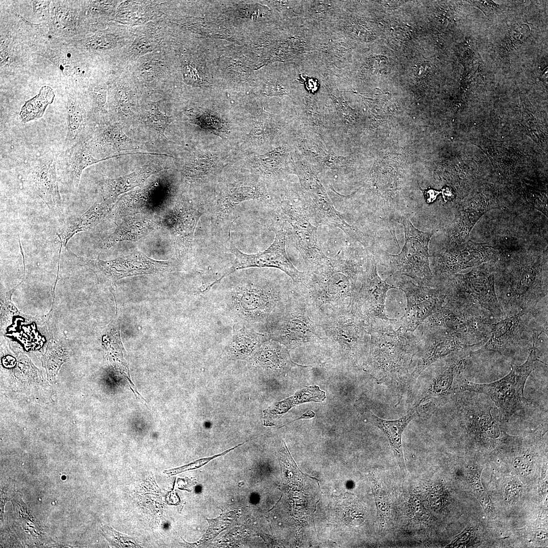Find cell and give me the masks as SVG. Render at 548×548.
Instances as JSON below:
<instances>
[{"label": "cell", "mask_w": 548, "mask_h": 548, "mask_svg": "<svg viewBox=\"0 0 548 548\" xmlns=\"http://www.w3.org/2000/svg\"><path fill=\"white\" fill-rule=\"evenodd\" d=\"M400 222L404 226V245L397 254L384 251L382 264L394 275L406 276L418 285L432 287L433 276L430 266L428 246L434 231L424 232L418 229L407 216L402 217Z\"/></svg>", "instance_id": "52a82bcc"}, {"label": "cell", "mask_w": 548, "mask_h": 548, "mask_svg": "<svg viewBox=\"0 0 548 548\" xmlns=\"http://www.w3.org/2000/svg\"><path fill=\"white\" fill-rule=\"evenodd\" d=\"M284 226L292 243L300 253L307 270H316L330 263L319 246L317 229L300 211L286 210L284 213Z\"/></svg>", "instance_id": "5bb4252c"}, {"label": "cell", "mask_w": 548, "mask_h": 548, "mask_svg": "<svg viewBox=\"0 0 548 548\" xmlns=\"http://www.w3.org/2000/svg\"><path fill=\"white\" fill-rule=\"evenodd\" d=\"M268 340L269 338L265 334L243 326L234 331L227 350L231 358L245 359L255 353L260 346Z\"/></svg>", "instance_id": "4dcf8cb0"}, {"label": "cell", "mask_w": 548, "mask_h": 548, "mask_svg": "<svg viewBox=\"0 0 548 548\" xmlns=\"http://www.w3.org/2000/svg\"><path fill=\"white\" fill-rule=\"evenodd\" d=\"M396 284L404 292L407 301L406 312L397 321L399 326L406 331L414 332L446 302L447 291L444 286L434 288L416 285L403 278Z\"/></svg>", "instance_id": "8fae6325"}, {"label": "cell", "mask_w": 548, "mask_h": 548, "mask_svg": "<svg viewBox=\"0 0 548 548\" xmlns=\"http://www.w3.org/2000/svg\"><path fill=\"white\" fill-rule=\"evenodd\" d=\"M254 361L258 366L271 371H285L294 366L307 367L294 363L288 349L276 341L269 339L255 352Z\"/></svg>", "instance_id": "f1b7e54d"}, {"label": "cell", "mask_w": 548, "mask_h": 548, "mask_svg": "<svg viewBox=\"0 0 548 548\" xmlns=\"http://www.w3.org/2000/svg\"><path fill=\"white\" fill-rule=\"evenodd\" d=\"M58 155L49 151L33 161L26 177V181L35 194L47 207L58 211L62 207L56 170Z\"/></svg>", "instance_id": "d6986e66"}, {"label": "cell", "mask_w": 548, "mask_h": 548, "mask_svg": "<svg viewBox=\"0 0 548 548\" xmlns=\"http://www.w3.org/2000/svg\"><path fill=\"white\" fill-rule=\"evenodd\" d=\"M91 99L95 109L103 111L106 102V91L104 88H95L91 94Z\"/></svg>", "instance_id": "f35d334b"}, {"label": "cell", "mask_w": 548, "mask_h": 548, "mask_svg": "<svg viewBox=\"0 0 548 548\" xmlns=\"http://www.w3.org/2000/svg\"><path fill=\"white\" fill-rule=\"evenodd\" d=\"M265 324V334L288 349L316 345L320 335L314 313L296 289L289 291Z\"/></svg>", "instance_id": "277c9868"}, {"label": "cell", "mask_w": 548, "mask_h": 548, "mask_svg": "<svg viewBox=\"0 0 548 548\" xmlns=\"http://www.w3.org/2000/svg\"><path fill=\"white\" fill-rule=\"evenodd\" d=\"M440 191L433 189H429L424 191L423 194L426 201L428 203H432L436 198Z\"/></svg>", "instance_id": "60d3db41"}, {"label": "cell", "mask_w": 548, "mask_h": 548, "mask_svg": "<svg viewBox=\"0 0 548 548\" xmlns=\"http://www.w3.org/2000/svg\"><path fill=\"white\" fill-rule=\"evenodd\" d=\"M166 168L167 167L149 163L129 174L105 180L102 187L103 200L113 206L120 194L142 185L150 176Z\"/></svg>", "instance_id": "d4e9b609"}, {"label": "cell", "mask_w": 548, "mask_h": 548, "mask_svg": "<svg viewBox=\"0 0 548 548\" xmlns=\"http://www.w3.org/2000/svg\"><path fill=\"white\" fill-rule=\"evenodd\" d=\"M288 292L267 284L243 286L234 291L231 302L243 318L265 323Z\"/></svg>", "instance_id": "4fadbf2b"}, {"label": "cell", "mask_w": 548, "mask_h": 548, "mask_svg": "<svg viewBox=\"0 0 548 548\" xmlns=\"http://www.w3.org/2000/svg\"><path fill=\"white\" fill-rule=\"evenodd\" d=\"M255 193V190L251 187H239L231 190L229 193L227 201L231 202V204H234L254 197Z\"/></svg>", "instance_id": "74e56055"}, {"label": "cell", "mask_w": 548, "mask_h": 548, "mask_svg": "<svg viewBox=\"0 0 548 548\" xmlns=\"http://www.w3.org/2000/svg\"><path fill=\"white\" fill-rule=\"evenodd\" d=\"M468 299L464 294L447 289L446 302L424 321V326L442 328L469 345H478L471 344L470 339L483 342L492 323L482 313L485 311L476 310L473 305L476 303Z\"/></svg>", "instance_id": "8992f818"}, {"label": "cell", "mask_w": 548, "mask_h": 548, "mask_svg": "<svg viewBox=\"0 0 548 548\" xmlns=\"http://www.w3.org/2000/svg\"><path fill=\"white\" fill-rule=\"evenodd\" d=\"M272 230L275 233L273 243L266 249L257 253L249 254L243 253L230 242V251L235 256L232 266L201 292L210 290L212 286L220 282L223 278L236 270L249 267L278 268L284 271L292 279L294 285L302 284L307 277L308 271H299L289 259L286 250V229L283 226L280 229H272Z\"/></svg>", "instance_id": "ba28073f"}, {"label": "cell", "mask_w": 548, "mask_h": 548, "mask_svg": "<svg viewBox=\"0 0 548 548\" xmlns=\"http://www.w3.org/2000/svg\"><path fill=\"white\" fill-rule=\"evenodd\" d=\"M540 260L520 262L512 269L508 286L502 296V305L510 309L530 311L544 296L536 287V281L541 270Z\"/></svg>", "instance_id": "9a60e30c"}, {"label": "cell", "mask_w": 548, "mask_h": 548, "mask_svg": "<svg viewBox=\"0 0 548 548\" xmlns=\"http://www.w3.org/2000/svg\"><path fill=\"white\" fill-rule=\"evenodd\" d=\"M75 256L91 267L97 274L112 281L137 275L160 273L172 267L169 261H157L137 251L114 259L104 261L99 259L89 260Z\"/></svg>", "instance_id": "e0dca14e"}, {"label": "cell", "mask_w": 548, "mask_h": 548, "mask_svg": "<svg viewBox=\"0 0 548 548\" xmlns=\"http://www.w3.org/2000/svg\"><path fill=\"white\" fill-rule=\"evenodd\" d=\"M113 207L104 200L96 202L80 216L67 222L60 232L57 233L60 243L66 247L67 242L74 235L92 229L109 213Z\"/></svg>", "instance_id": "83f0119b"}, {"label": "cell", "mask_w": 548, "mask_h": 548, "mask_svg": "<svg viewBox=\"0 0 548 548\" xmlns=\"http://www.w3.org/2000/svg\"><path fill=\"white\" fill-rule=\"evenodd\" d=\"M302 78L304 79V83L306 88L310 91L314 92L318 89V82L317 79L313 78L305 77L303 76Z\"/></svg>", "instance_id": "b9f144b4"}, {"label": "cell", "mask_w": 548, "mask_h": 548, "mask_svg": "<svg viewBox=\"0 0 548 548\" xmlns=\"http://www.w3.org/2000/svg\"><path fill=\"white\" fill-rule=\"evenodd\" d=\"M371 320L368 322L369 348L364 363V369L381 379L391 380L407 371L420 340L393 322Z\"/></svg>", "instance_id": "3957f363"}, {"label": "cell", "mask_w": 548, "mask_h": 548, "mask_svg": "<svg viewBox=\"0 0 548 548\" xmlns=\"http://www.w3.org/2000/svg\"><path fill=\"white\" fill-rule=\"evenodd\" d=\"M127 154L114 155L107 158L95 157L92 148L86 140L80 141L62 152L58 178L61 183L71 190L78 188L83 170L89 166L110 158Z\"/></svg>", "instance_id": "ffe728a7"}, {"label": "cell", "mask_w": 548, "mask_h": 548, "mask_svg": "<svg viewBox=\"0 0 548 548\" xmlns=\"http://www.w3.org/2000/svg\"><path fill=\"white\" fill-rule=\"evenodd\" d=\"M425 327L424 347L416 366L408 377L405 390H410L421 373L435 361L476 345H469L439 327Z\"/></svg>", "instance_id": "ac0fdd59"}, {"label": "cell", "mask_w": 548, "mask_h": 548, "mask_svg": "<svg viewBox=\"0 0 548 548\" xmlns=\"http://www.w3.org/2000/svg\"><path fill=\"white\" fill-rule=\"evenodd\" d=\"M500 252L497 247L488 244L465 242L453 247H447L435 257V273L447 278L465 269L484 263H494Z\"/></svg>", "instance_id": "7c38bea8"}, {"label": "cell", "mask_w": 548, "mask_h": 548, "mask_svg": "<svg viewBox=\"0 0 548 548\" xmlns=\"http://www.w3.org/2000/svg\"><path fill=\"white\" fill-rule=\"evenodd\" d=\"M55 94L51 87L43 86L39 93L25 101L20 112V117L23 123L41 118L48 106L53 101Z\"/></svg>", "instance_id": "d6a6232c"}, {"label": "cell", "mask_w": 548, "mask_h": 548, "mask_svg": "<svg viewBox=\"0 0 548 548\" xmlns=\"http://www.w3.org/2000/svg\"><path fill=\"white\" fill-rule=\"evenodd\" d=\"M493 263H484L468 272L455 274L449 277L446 284L454 290L471 296L490 315L500 318L503 312L495 290Z\"/></svg>", "instance_id": "30bf717a"}, {"label": "cell", "mask_w": 548, "mask_h": 548, "mask_svg": "<svg viewBox=\"0 0 548 548\" xmlns=\"http://www.w3.org/2000/svg\"><path fill=\"white\" fill-rule=\"evenodd\" d=\"M528 310H521L500 320L492 323L489 338L477 354L483 352L508 354L514 349L522 334L524 321Z\"/></svg>", "instance_id": "7402d4cb"}, {"label": "cell", "mask_w": 548, "mask_h": 548, "mask_svg": "<svg viewBox=\"0 0 548 548\" xmlns=\"http://www.w3.org/2000/svg\"><path fill=\"white\" fill-rule=\"evenodd\" d=\"M263 92L267 95L287 94L285 89L279 82L271 81L266 83Z\"/></svg>", "instance_id": "ab89813d"}, {"label": "cell", "mask_w": 548, "mask_h": 548, "mask_svg": "<svg viewBox=\"0 0 548 548\" xmlns=\"http://www.w3.org/2000/svg\"><path fill=\"white\" fill-rule=\"evenodd\" d=\"M245 442H243V444ZM242 444H243V443H241V444H238L236 447H234V448H232L231 449H229V450H228L227 451H226L224 452L223 453H222L221 454H219L215 455V456H212V457L201 459L197 460V461H195L194 462L191 463H190L189 464L180 467H178V468H174V469H171L167 470H164V471H163V472L164 473H165V474H167L169 475H175L176 474L179 473H180L181 472H183V471H187V470H189L199 468V467H201V466L207 464L211 460L213 459L214 458H216V457H217L218 456L223 455L228 453L230 451L232 450L233 449L236 448V447H238V446H240Z\"/></svg>", "instance_id": "8d00e7d4"}, {"label": "cell", "mask_w": 548, "mask_h": 548, "mask_svg": "<svg viewBox=\"0 0 548 548\" xmlns=\"http://www.w3.org/2000/svg\"><path fill=\"white\" fill-rule=\"evenodd\" d=\"M214 164V160L210 157H198L185 166L184 176L189 181L197 180L209 173Z\"/></svg>", "instance_id": "836d02e7"}, {"label": "cell", "mask_w": 548, "mask_h": 548, "mask_svg": "<svg viewBox=\"0 0 548 548\" xmlns=\"http://www.w3.org/2000/svg\"><path fill=\"white\" fill-rule=\"evenodd\" d=\"M172 121L170 117L160 112L157 105L153 104L147 115L145 123L165 137V131Z\"/></svg>", "instance_id": "e575fe53"}, {"label": "cell", "mask_w": 548, "mask_h": 548, "mask_svg": "<svg viewBox=\"0 0 548 548\" xmlns=\"http://www.w3.org/2000/svg\"><path fill=\"white\" fill-rule=\"evenodd\" d=\"M200 210L188 203H180L170 211L164 224L170 232L178 256L181 257L189 250L194 230L200 216Z\"/></svg>", "instance_id": "44dd1931"}, {"label": "cell", "mask_w": 548, "mask_h": 548, "mask_svg": "<svg viewBox=\"0 0 548 548\" xmlns=\"http://www.w3.org/2000/svg\"><path fill=\"white\" fill-rule=\"evenodd\" d=\"M419 405H416L404 416L394 420L381 419L366 407L362 405L357 406L361 416L368 422L378 427L386 435L398 466L403 472L405 471L406 467L402 445V436L406 426L416 416Z\"/></svg>", "instance_id": "603a6c76"}, {"label": "cell", "mask_w": 548, "mask_h": 548, "mask_svg": "<svg viewBox=\"0 0 548 548\" xmlns=\"http://www.w3.org/2000/svg\"><path fill=\"white\" fill-rule=\"evenodd\" d=\"M537 353L532 347L524 363L520 365L511 364L510 371L506 375L491 383H472L460 374L456 380L454 391L472 392L488 396L498 408L500 421L508 422L513 416L529 405L524 395V387L538 361Z\"/></svg>", "instance_id": "5b68a950"}, {"label": "cell", "mask_w": 548, "mask_h": 548, "mask_svg": "<svg viewBox=\"0 0 548 548\" xmlns=\"http://www.w3.org/2000/svg\"><path fill=\"white\" fill-rule=\"evenodd\" d=\"M327 357L348 364L365 362L369 351L368 323L356 302L314 311Z\"/></svg>", "instance_id": "6da1fadb"}, {"label": "cell", "mask_w": 548, "mask_h": 548, "mask_svg": "<svg viewBox=\"0 0 548 548\" xmlns=\"http://www.w3.org/2000/svg\"><path fill=\"white\" fill-rule=\"evenodd\" d=\"M157 227V223L148 215L140 213L130 215L123 219L112 233L101 241L100 249L106 250L121 242L137 241Z\"/></svg>", "instance_id": "cb8c5ba5"}, {"label": "cell", "mask_w": 548, "mask_h": 548, "mask_svg": "<svg viewBox=\"0 0 548 548\" xmlns=\"http://www.w3.org/2000/svg\"><path fill=\"white\" fill-rule=\"evenodd\" d=\"M67 131L64 149L71 148L78 142L86 140L91 133L87 117L79 97L70 92L67 96Z\"/></svg>", "instance_id": "484cf974"}, {"label": "cell", "mask_w": 548, "mask_h": 548, "mask_svg": "<svg viewBox=\"0 0 548 548\" xmlns=\"http://www.w3.org/2000/svg\"><path fill=\"white\" fill-rule=\"evenodd\" d=\"M388 60L384 56L376 55L366 58L363 66L365 70L371 74H377L386 71Z\"/></svg>", "instance_id": "d590c367"}, {"label": "cell", "mask_w": 548, "mask_h": 548, "mask_svg": "<svg viewBox=\"0 0 548 548\" xmlns=\"http://www.w3.org/2000/svg\"><path fill=\"white\" fill-rule=\"evenodd\" d=\"M35 2V3H33V10L35 12H39L42 11L41 10H43L45 9L49 4V2L41 1Z\"/></svg>", "instance_id": "f6af8a7d"}, {"label": "cell", "mask_w": 548, "mask_h": 548, "mask_svg": "<svg viewBox=\"0 0 548 548\" xmlns=\"http://www.w3.org/2000/svg\"><path fill=\"white\" fill-rule=\"evenodd\" d=\"M466 355L459 356L447 363L438 370L427 391L425 395L417 403L432 398H438L449 395L454 392V385L457 376L465 368Z\"/></svg>", "instance_id": "4316f807"}, {"label": "cell", "mask_w": 548, "mask_h": 548, "mask_svg": "<svg viewBox=\"0 0 548 548\" xmlns=\"http://www.w3.org/2000/svg\"><path fill=\"white\" fill-rule=\"evenodd\" d=\"M365 268L361 275V285L358 289L356 302L360 307L367 322L371 320L391 321L394 319L385 314L387 292L397 289L388 285L379 276L377 270L378 260L373 251L366 249Z\"/></svg>", "instance_id": "2e32d148"}, {"label": "cell", "mask_w": 548, "mask_h": 548, "mask_svg": "<svg viewBox=\"0 0 548 548\" xmlns=\"http://www.w3.org/2000/svg\"><path fill=\"white\" fill-rule=\"evenodd\" d=\"M457 399L459 422L468 434L483 444L503 446L510 436L494 418L492 406L477 396L462 395Z\"/></svg>", "instance_id": "9c48e42d"}, {"label": "cell", "mask_w": 548, "mask_h": 548, "mask_svg": "<svg viewBox=\"0 0 548 548\" xmlns=\"http://www.w3.org/2000/svg\"><path fill=\"white\" fill-rule=\"evenodd\" d=\"M71 62L66 59L62 60L61 63L60 64L59 68L62 71L64 74H70L72 71V66Z\"/></svg>", "instance_id": "ee69618b"}, {"label": "cell", "mask_w": 548, "mask_h": 548, "mask_svg": "<svg viewBox=\"0 0 548 548\" xmlns=\"http://www.w3.org/2000/svg\"><path fill=\"white\" fill-rule=\"evenodd\" d=\"M441 192L445 201L451 200L454 198V191L451 188L448 186L443 187Z\"/></svg>", "instance_id": "7bdbcfd3"}, {"label": "cell", "mask_w": 548, "mask_h": 548, "mask_svg": "<svg viewBox=\"0 0 548 548\" xmlns=\"http://www.w3.org/2000/svg\"><path fill=\"white\" fill-rule=\"evenodd\" d=\"M338 1H304V15L310 24L319 29L330 27L340 13Z\"/></svg>", "instance_id": "1f68e13d"}, {"label": "cell", "mask_w": 548, "mask_h": 548, "mask_svg": "<svg viewBox=\"0 0 548 548\" xmlns=\"http://www.w3.org/2000/svg\"><path fill=\"white\" fill-rule=\"evenodd\" d=\"M360 260L351 256L331 259L329 264L308 271L305 281L294 288L315 311L357 300V280L363 270Z\"/></svg>", "instance_id": "7a4b0ae2"}, {"label": "cell", "mask_w": 548, "mask_h": 548, "mask_svg": "<svg viewBox=\"0 0 548 548\" xmlns=\"http://www.w3.org/2000/svg\"><path fill=\"white\" fill-rule=\"evenodd\" d=\"M326 398L325 393L317 385L306 386L293 396L277 402L263 410L264 425L272 426L290 408L296 405L308 402H321Z\"/></svg>", "instance_id": "f546056e"}]
</instances>
